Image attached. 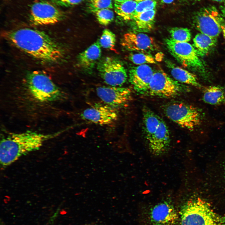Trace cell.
<instances>
[{"label":"cell","mask_w":225,"mask_h":225,"mask_svg":"<svg viewBox=\"0 0 225 225\" xmlns=\"http://www.w3.org/2000/svg\"><path fill=\"white\" fill-rule=\"evenodd\" d=\"M3 35L15 47L42 62L55 63L60 62L64 57L62 48L43 31L23 28L5 32Z\"/></svg>","instance_id":"1"},{"label":"cell","mask_w":225,"mask_h":225,"mask_svg":"<svg viewBox=\"0 0 225 225\" xmlns=\"http://www.w3.org/2000/svg\"><path fill=\"white\" fill-rule=\"evenodd\" d=\"M60 133L43 134L27 131L11 133L2 138L0 144V162L2 168H5L21 157L39 149L44 142Z\"/></svg>","instance_id":"2"},{"label":"cell","mask_w":225,"mask_h":225,"mask_svg":"<svg viewBox=\"0 0 225 225\" xmlns=\"http://www.w3.org/2000/svg\"><path fill=\"white\" fill-rule=\"evenodd\" d=\"M179 220L180 225H223L210 205L200 198L185 203L180 212Z\"/></svg>","instance_id":"3"},{"label":"cell","mask_w":225,"mask_h":225,"mask_svg":"<svg viewBox=\"0 0 225 225\" xmlns=\"http://www.w3.org/2000/svg\"><path fill=\"white\" fill-rule=\"evenodd\" d=\"M26 81L28 92L38 102H49L66 98V93L47 75L41 72L33 71L29 73Z\"/></svg>","instance_id":"4"},{"label":"cell","mask_w":225,"mask_h":225,"mask_svg":"<svg viewBox=\"0 0 225 225\" xmlns=\"http://www.w3.org/2000/svg\"><path fill=\"white\" fill-rule=\"evenodd\" d=\"M166 116L181 127L193 131L200 125L202 116L197 108L185 102H173L167 104L164 108Z\"/></svg>","instance_id":"5"},{"label":"cell","mask_w":225,"mask_h":225,"mask_svg":"<svg viewBox=\"0 0 225 225\" xmlns=\"http://www.w3.org/2000/svg\"><path fill=\"white\" fill-rule=\"evenodd\" d=\"M225 19L214 6L209 5L198 11L193 16V23L201 33L216 38L225 26Z\"/></svg>","instance_id":"6"},{"label":"cell","mask_w":225,"mask_h":225,"mask_svg":"<svg viewBox=\"0 0 225 225\" xmlns=\"http://www.w3.org/2000/svg\"><path fill=\"white\" fill-rule=\"evenodd\" d=\"M190 90L188 87L173 79L159 69L154 71L146 93L152 96L168 98Z\"/></svg>","instance_id":"7"},{"label":"cell","mask_w":225,"mask_h":225,"mask_svg":"<svg viewBox=\"0 0 225 225\" xmlns=\"http://www.w3.org/2000/svg\"><path fill=\"white\" fill-rule=\"evenodd\" d=\"M166 45L172 56L182 65L200 71L205 67L193 46L188 42H178L171 38L165 40Z\"/></svg>","instance_id":"8"},{"label":"cell","mask_w":225,"mask_h":225,"mask_svg":"<svg viewBox=\"0 0 225 225\" xmlns=\"http://www.w3.org/2000/svg\"><path fill=\"white\" fill-rule=\"evenodd\" d=\"M98 73L104 82L110 86L121 87L126 81L127 71L122 62L112 57H106L97 64Z\"/></svg>","instance_id":"9"},{"label":"cell","mask_w":225,"mask_h":225,"mask_svg":"<svg viewBox=\"0 0 225 225\" xmlns=\"http://www.w3.org/2000/svg\"><path fill=\"white\" fill-rule=\"evenodd\" d=\"M30 10V20L35 25L54 24L65 17L64 12L55 5L46 1L34 3Z\"/></svg>","instance_id":"10"},{"label":"cell","mask_w":225,"mask_h":225,"mask_svg":"<svg viewBox=\"0 0 225 225\" xmlns=\"http://www.w3.org/2000/svg\"><path fill=\"white\" fill-rule=\"evenodd\" d=\"M118 110L104 102H96L82 111L80 116L82 119L96 124L110 125L118 120Z\"/></svg>","instance_id":"11"},{"label":"cell","mask_w":225,"mask_h":225,"mask_svg":"<svg viewBox=\"0 0 225 225\" xmlns=\"http://www.w3.org/2000/svg\"><path fill=\"white\" fill-rule=\"evenodd\" d=\"M96 92L103 102L117 110L125 107L131 98V92L128 88L102 86L97 87Z\"/></svg>","instance_id":"12"},{"label":"cell","mask_w":225,"mask_h":225,"mask_svg":"<svg viewBox=\"0 0 225 225\" xmlns=\"http://www.w3.org/2000/svg\"><path fill=\"white\" fill-rule=\"evenodd\" d=\"M149 216L152 225H177L179 219L174 206L167 200L153 206L150 210Z\"/></svg>","instance_id":"13"},{"label":"cell","mask_w":225,"mask_h":225,"mask_svg":"<svg viewBox=\"0 0 225 225\" xmlns=\"http://www.w3.org/2000/svg\"><path fill=\"white\" fill-rule=\"evenodd\" d=\"M121 44L128 50L144 53L153 51L158 48L153 38L144 33L136 31L125 34Z\"/></svg>","instance_id":"14"},{"label":"cell","mask_w":225,"mask_h":225,"mask_svg":"<svg viewBox=\"0 0 225 225\" xmlns=\"http://www.w3.org/2000/svg\"><path fill=\"white\" fill-rule=\"evenodd\" d=\"M169 129L162 118L158 127L150 140L148 143L150 152L155 156L163 155L169 151L170 144Z\"/></svg>","instance_id":"15"},{"label":"cell","mask_w":225,"mask_h":225,"mask_svg":"<svg viewBox=\"0 0 225 225\" xmlns=\"http://www.w3.org/2000/svg\"><path fill=\"white\" fill-rule=\"evenodd\" d=\"M154 71L147 64L131 68L129 72V81L135 90L140 94L146 93Z\"/></svg>","instance_id":"16"},{"label":"cell","mask_w":225,"mask_h":225,"mask_svg":"<svg viewBox=\"0 0 225 225\" xmlns=\"http://www.w3.org/2000/svg\"><path fill=\"white\" fill-rule=\"evenodd\" d=\"M101 47L98 40L79 53L77 58L78 67L87 73H92L100 58Z\"/></svg>","instance_id":"17"},{"label":"cell","mask_w":225,"mask_h":225,"mask_svg":"<svg viewBox=\"0 0 225 225\" xmlns=\"http://www.w3.org/2000/svg\"><path fill=\"white\" fill-rule=\"evenodd\" d=\"M156 14L155 9L133 16L131 20L134 31L143 33L150 32L154 27Z\"/></svg>","instance_id":"18"},{"label":"cell","mask_w":225,"mask_h":225,"mask_svg":"<svg viewBox=\"0 0 225 225\" xmlns=\"http://www.w3.org/2000/svg\"><path fill=\"white\" fill-rule=\"evenodd\" d=\"M167 65L171 75L177 81L198 88H201V85L195 74L170 62H167Z\"/></svg>","instance_id":"19"},{"label":"cell","mask_w":225,"mask_h":225,"mask_svg":"<svg viewBox=\"0 0 225 225\" xmlns=\"http://www.w3.org/2000/svg\"><path fill=\"white\" fill-rule=\"evenodd\" d=\"M142 115L144 130L148 142L156 131L161 118L150 108L145 106L143 108Z\"/></svg>","instance_id":"20"},{"label":"cell","mask_w":225,"mask_h":225,"mask_svg":"<svg viewBox=\"0 0 225 225\" xmlns=\"http://www.w3.org/2000/svg\"><path fill=\"white\" fill-rule=\"evenodd\" d=\"M202 99L207 104L214 105L225 103V89L219 86H211L205 88Z\"/></svg>","instance_id":"21"},{"label":"cell","mask_w":225,"mask_h":225,"mask_svg":"<svg viewBox=\"0 0 225 225\" xmlns=\"http://www.w3.org/2000/svg\"><path fill=\"white\" fill-rule=\"evenodd\" d=\"M193 46L199 56L205 55L214 48L217 42V38L200 33L193 39Z\"/></svg>","instance_id":"22"},{"label":"cell","mask_w":225,"mask_h":225,"mask_svg":"<svg viewBox=\"0 0 225 225\" xmlns=\"http://www.w3.org/2000/svg\"><path fill=\"white\" fill-rule=\"evenodd\" d=\"M138 3L135 0H128L120 2H115V11L119 16L124 19L131 20Z\"/></svg>","instance_id":"23"},{"label":"cell","mask_w":225,"mask_h":225,"mask_svg":"<svg viewBox=\"0 0 225 225\" xmlns=\"http://www.w3.org/2000/svg\"><path fill=\"white\" fill-rule=\"evenodd\" d=\"M171 38L178 42H188L191 38L189 29L187 28L173 27L169 30Z\"/></svg>","instance_id":"24"},{"label":"cell","mask_w":225,"mask_h":225,"mask_svg":"<svg viewBox=\"0 0 225 225\" xmlns=\"http://www.w3.org/2000/svg\"><path fill=\"white\" fill-rule=\"evenodd\" d=\"M101 47L114 50L116 42L115 34L110 30L105 29L99 40Z\"/></svg>","instance_id":"25"},{"label":"cell","mask_w":225,"mask_h":225,"mask_svg":"<svg viewBox=\"0 0 225 225\" xmlns=\"http://www.w3.org/2000/svg\"><path fill=\"white\" fill-rule=\"evenodd\" d=\"M113 7L112 0H90L88 4V10L95 13L103 9H112Z\"/></svg>","instance_id":"26"},{"label":"cell","mask_w":225,"mask_h":225,"mask_svg":"<svg viewBox=\"0 0 225 225\" xmlns=\"http://www.w3.org/2000/svg\"><path fill=\"white\" fill-rule=\"evenodd\" d=\"M130 61L134 64L141 65L156 63L154 58L152 56L144 53L130 54L128 56Z\"/></svg>","instance_id":"27"},{"label":"cell","mask_w":225,"mask_h":225,"mask_svg":"<svg viewBox=\"0 0 225 225\" xmlns=\"http://www.w3.org/2000/svg\"><path fill=\"white\" fill-rule=\"evenodd\" d=\"M96 16L99 23L106 26L112 22L114 18V13L110 9H103L97 11Z\"/></svg>","instance_id":"28"},{"label":"cell","mask_w":225,"mask_h":225,"mask_svg":"<svg viewBox=\"0 0 225 225\" xmlns=\"http://www.w3.org/2000/svg\"><path fill=\"white\" fill-rule=\"evenodd\" d=\"M157 5L156 0H144L138 2L132 18L142 12L156 9Z\"/></svg>","instance_id":"29"},{"label":"cell","mask_w":225,"mask_h":225,"mask_svg":"<svg viewBox=\"0 0 225 225\" xmlns=\"http://www.w3.org/2000/svg\"><path fill=\"white\" fill-rule=\"evenodd\" d=\"M56 4L64 6H70L78 4L85 0H52Z\"/></svg>","instance_id":"30"},{"label":"cell","mask_w":225,"mask_h":225,"mask_svg":"<svg viewBox=\"0 0 225 225\" xmlns=\"http://www.w3.org/2000/svg\"><path fill=\"white\" fill-rule=\"evenodd\" d=\"M58 213V210H57L51 217L47 225H54V221Z\"/></svg>","instance_id":"31"},{"label":"cell","mask_w":225,"mask_h":225,"mask_svg":"<svg viewBox=\"0 0 225 225\" xmlns=\"http://www.w3.org/2000/svg\"><path fill=\"white\" fill-rule=\"evenodd\" d=\"M220 13L225 19V1L223 4L220 7Z\"/></svg>","instance_id":"32"},{"label":"cell","mask_w":225,"mask_h":225,"mask_svg":"<svg viewBox=\"0 0 225 225\" xmlns=\"http://www.w3.org/2000/svg\"><path fill=\"white\" fill-rule=\"evenodd\" d=\"M174 0H161L162 4H169L172 3Z\"/></svg>","instance_id":"33"},{"label":"cell","mask_w":225,"mask_h":225,"mask_svg":"<svg viewBox=\"0 0 225 225\" xmlns=\"http://www.w3.org/2000/svg\"><path fill=\"white\" fill-rule=\"evenodd\" d=\"M114 0L115 1V2H125L128 0Z\"/></svg>","instance_id":"34"},{"label":"cell","mask_w":225,"mask_h":225,"mask_svg":"<svg viewBox=\"0 0 225 225\" xmlns=\"http://www.w3.org/2000/svg\"><path fill=\"white\" fill-rule=\"evenodd\" d=\"M222 31L223 36L225 38V26L223 28Z\"/></svg>","instance_id":"35"},{"label":"cell","mask_w":225,"mask_h":225,"mask_svg":"<svg viewBox=\"0 0 225 225\" xmlns=\"http://www.w3.org/2000/svg\"><path fill=\"white\" fill-rule=\"evenodd\" d=\"M212 0L215 1V2H224L225 1V0Z\"/></svg>","instance_id":"36"},{"label":"cell","mask_w":225,"mask_h":225,"mask_svg":"<svg viewBox=\"0 0 225 225\" xmlns=\"http://www.w3.org/2000/svg\"><path fill=\"white\" fill-rule=\"evenodd\" d=\"M135 0L137 2H139L141 1H142L144 0Z\"/></svg>","instance_id":"37"},{"label":"cell","mask_w":225,"mask_h":225,"mask_svg":"<svg viewBox=\"0 0 225 225\" xmlns=\"http://www.w3.org/2000/svg\"><path fill=\"white\" fill-rule=\"evenodd\" d=\"M190 0L195 1H200L201 0Z\"/></svg>","instance_id":"38"}]
</instances>
